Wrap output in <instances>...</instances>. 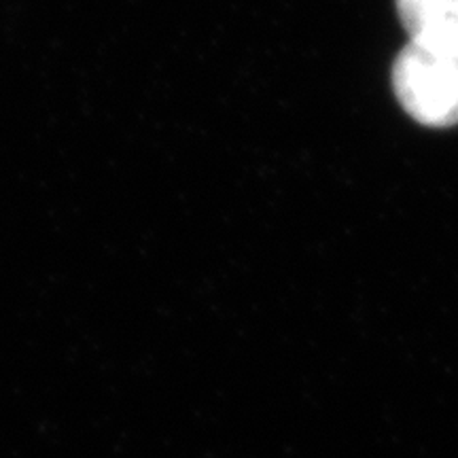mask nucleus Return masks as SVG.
<instances>
[{
	"label": "nucleus",
	"mask_w": 458,
	"mask_h": 458,
	"mask_svg": "<svg viewBox=\"0 0 458 458\" xmlns=\"http://www.w3.org/2000/svg\"><path fill=\"white\" fill-rule=\"evenodd\" d=\"M399 105L427 128L458 125V54H439L408 43L393 62Z\"/></svg>",
	"instance_id": "nucleus-1"
},
{
	"label": "nucleus",
	"mask_w": 458,
	"mask_h": 458,
	"mask_svg": "<svg viewBox=\"0 0 458 458\" xmlns=\"http://www.w3.org/2000/svg\"><path fill=\"white\" fill-rule=\"evenodd\" d=\"M410 43L439 54H458V0H394Z\"/></svg>",
	"instance_id": "nucleus-2"
}]
</instances>
